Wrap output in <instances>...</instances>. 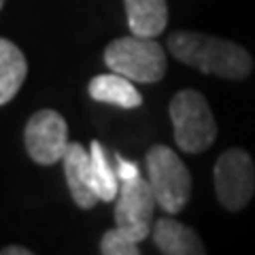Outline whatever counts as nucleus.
Listing matches in <instances>:
<instances>
[{
	"label": "nucleus",
	"instance_id": "f257e3e1",
	"mask_svg": "<svg viewBox=\"0 0 255 255\" xmlns=\"http://www.w3.org/2000/svg\"><path fill=\"white\" fill-rule=\"evenodd\" d=\"M168 49L183 64L221 79H245L253 68L249 51L241 45L200 32H174Z\"/></svg>",
	"mask_w": 255,
	"mask_h": 255
},
{
	"label": "nucleus",
	"instance_id": "f03ea898",
	"mask_svg": "<svg viewBox=\"0 0 255 255\" xmlns=\"http://www.w3.org/2000/svg\"><path fill=\"white\" fill-rule=\"evenodd\" d=\"M147 181L164 213H181L191 198V174L177 151L153 145L147 151Z\"/></svg>",
	"mask_w": 255,
	"mask_h": 255
},
{
	"label": "nucleus",
	"instance_id": "7ed1b4c3",
	"mask_svg": "<svg viewBox=\"0 0 255 255\" xmlns=\"http://www.w3.org/2000/svg\"><path fill=\"white\" fill-rule=\"evenodd\" d=\"M105 64L117 75L136 83H155L166 73V55L162 45L149 36H122L109 43Z\"/></svg>",
	"mask_w": 255,
	"mask_h": 255
},
{
	"label": "nucleus",
	"instance_id": "20e7f679",
	"mask_svg": "<svg viewBox=\"0 0 255 255\" xmlns=\"http://www.w3.org/2000/svg\"><path fill=\"white\" fill-rule=\"evenodd\" d=\"M174 140L185 153H202L217 138V124L206 98L196 90H183L170 102Z\"/></svg>",
	"mask_w": 255,
	"mask_h": 255
},
{
	"label": "nucleus",
	"instance_id": "39448f33",
	"mask_svg": "<svg viewBox=\"0 0 255 255\" xmlns=\"http://www.w3.org/2000/svg\"><path fill=\"white\" fill-rule=\"evenodd\" d=\"M215 194L223 209H245L255 191V166L251 155L243 149H228L221 153L213 170Z\"/></svg>",
	"mask_w": 255,
	"mask_h": 255
},
{
	"label": "nucleus",
	"instance_id": "423d86ee",
	"mask_svg": "<svg viewBox=\"0 0 255 255\" xmlns=\"http://www.w3.org/2000/svg\"><path fill=\"white\" fill-rule=\"evenodd\" d=\"M157 200L153 196L147 179L124 181L119 185L117 204H115V223L119 230L130 234L136 243H142L151 234Z\"/></svg>",
	"mask_w": 255,
	"mask_h": 255
},
{
	"label": "nucleus",
	"instance_id": "0eeeda50",
	"mask_svg": "<svg viewBox=\"0 0 255 255\" xmlns=\"http://www.w3.org/2000/svg\"><path fill=\"white\" fill-rule=\"evenodd\" d=\"M28 155L41 166L60 162L68 147V126L58 111L43 109L30 117L23 132Z\"/></svg>",
	"mask_w": 255,
	"mask_h": 255
},
{
	"label": "nucleus",
	"instance_id": "6e6552de",
	"mask_svg": "<svg viewBox=\"0 0 255 255\" xmlns=\"http://www.w3.org/2000/svg\"><path fill=\"white\" fill-rule=\"evenodd\" d=\"M64 172H66V183L70 189V196L77 206L81 209H92L100 200L98 187H96L94 168H92V155L83 145L79 142H68L66 153L62 157Z\"/></svg>",
	"mask_w": 255,
	"mask_h": 255
},
{
	"label": "nucleus",
	"instance_id": "1a4fd4ad",
	"mask_svg": "<svg viewBox=\"0 0 255 255\" xmlns=\"http://www.w3.org/2000/svg\"><path fill=\"white\" fill-rule=\"evenodd\" d=\"M151 234H153L155 247L166 255H204L206 253L198 234L189 226L177 219H170V217L157 219Z\"/></svg>",
	"mask_w": 255,
	"mask_h": 255
},
{
	"label": "nucleus",
	"instance_id": "9d476101",
	"mask_svg": "<svg viewBox=\"0 0 255 255\" xmlns=\"http://www.w3.org/2000/svg\"><path fill=\"white\" fill-rule=\"evenodd\" d=\"M90 96L98 102H107L119 109H136L142 105V96L132 81L111 70V75H98L90 83Z\"/></svg>",
	"mask_w": 255,
	"mask_h": 255
},
{
	"label": "nucleus",
	"instance_id": "9b49d317",
	"mask_svg": "<svg viewBox=\"0 0 255 255\" xmlns=\"http://www.w3.org/2000/svg\"><path fill=\"white\" fill-rule=\"evenodd\" d=\"M128 26L132 34L155 38L168 23L166 0H126Z\"/></svg>",
	"mask_w": 255,
	"mask_h": 255
},
{
	"label": "nucleus",
	"instance_id": "f8f14e48",
	"mask_svg": "<svg viewBox=\"0 0 255 255\" xmlns=\"http://www.w3.org/2000/svg\"><path fill=\"white\" fill-rule=\"evenodd\" d=\"M28 62L15 43L0 38V107L11 102L26 81Z\"/></svg>",
	"mask_w": 255,
	"mask_h": 255
},
{
	"label": "nucleus",
	"instance_id": "ddd939ff",
	"mask_svg": "<svg viewBox=\"0 0 255 255\" xmlns=\"http://www.w3.org/2000/svg\"><path fill=\"white\" fill-rule=\"evenodd\" d=\"M90 155H92V168H94V179H96V187H98L100 200L113 202L119 194V185H122L115 166L109 162L107 151L98 140L90 142Z\"/></svg>",
	"mask_w": 255,
	"mask_h": 255
},
{
	"label": "nucleus",
	"instance_id": "4468645a",
	"mask_svg": "<svg viewBox=\"0 0 255 255\" xmlns=\"http://www.w3.org/2000/svg\"><path fill=\"white\" fill-rule=\"evenodd\" d=\"M100 253L102 255H138V243L134 241L130 234H126L124 230H109L100 241Z\"/></svg>",
	"mask_w": 255,
	"mask_h": 255
},
{
	"label": "nucleus",
	"instance_id": "2eb2a0df",
	"mask_svg": "<svg viewBox=\"0 0 255 255\" xmlns=\"http://www.w3.org/2000/svg\"><path fill=\"white\" fill-rule=\"evenodd\" d=\"M115 170H117V177H119V183L124 181H134L140 177V168L136 162L132 159H126L119 153H115Z\"/></svg>",
	"mask_w": 255,
	"mask_h": 255
},
{
	"label": "nucleus",
	"instance_id": "dca6fc26",
	"mask_svg": "<svg viewBox=\"0 0 255 255\" xmlns=\"http://www.w3.org/2000/svg\"><path fill=\"white\" fill-rule=\"evenodd\" d=\"M32 251L26 247H6V249L0 251V255H30Z\"/></svg>",
	"mask_w": 255,
	"mask_h": 255
},
{
	"label": "nucleus",
	"instance_id": "f3484780",
	"mask_svg": "<svg viewBox=\"0 0 255 255\" xmlns=\"http://www.w3.org/2000/svg\"><path fill=\"white\" fill-rule=\"evenodd\" d=\"M2 4H4V0H0V9H2Z\"/></svg>",
	"mask_w": 255,
	"mask_h": 255
}]
</instances>
